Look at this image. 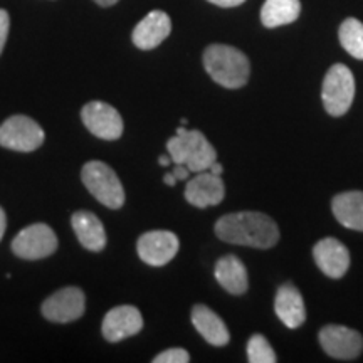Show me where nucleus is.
<instances>
[{
  "instance_id": "nucleus-11",
  "label": "nucleus",
  "mask_w": 363,
  "mask_h": 363,
  "mask_svg": "<svg viewBox=\"0 0 363 363\" xmlns=\"http://www.w3.org/2000/svg\"><path fill=\"white\" fill-rule=\"evenodd\" d=\"M86 299L79 288H62L43 303V315L54 323H71L84 315Z\"/></svg>"
},
{
  "instance_id": "nucleus-32",
  "label": "nucleus",
  "mask_w": 363,
  "mask_h": 363,
  "mask_svg": "<svg viewBox=\"0 0 363 363\" xmlns=\"http://www.w3.org/2000/svg\"><path fill=\"white\" fill-rule=\"evenodd\" d=\"M158 163H160L162 167H169L170 163H172V158H170V155L167 157V155H162L160 158H158Z\"/></svg>"
},
{
  "instance_id": "nucleus-13",
  "label": "nucleus",
  "mask_w": 363,
  "mask_h": 363,
  "mask_svg": "<svg viewBox=\"0 0 363 363\" xmlns=\"http://www.w3.org/2000/svg\"><path fill=\"white\" fill-rule=\"evenodd\" d=\"M143 328L142 313L136 310L135 306L123 305L113 308L111 311L106 313L103 320V337L108 342L116 343L121 340L138 335Z\"/></svg>"
},
{
  "instance_id": "nucleus-20",
  "label": "nucleus",
  "mask_w": 363,
  "mask_h": 363,
  "mask_svg": "<svg viewBox=\"0 0 363 363\" xmlns=\"http://www.w3.org/2000/svg\"><path fill=\"white\" fill-rule=\"evenodd\" d=\"M335 219L347 229L363 233V192L352 190L335 195L331 201Z\"/></svg>"
},
{
  "instance_id": "nucleus-18",
  "label": "nucleus",
  "mask_w": 363,
  "mask_h": 363,
  "mask_svg": "<svg viewBox=\"0 0 363 363\" xmlns=\"http://www.w3.org/2000/svg\"><path fill=\"white\" fill-rule=\"evenodd\" d=\"M214 276L222 288L227 293L240 296L247 291L249 279H247V269L244 262L239 259L234 254H227V256L220 257L217 261Z\"/></svg>"
},
{
  "instance_id": "nucleus-7",
  "label": "nucleus",
  "mask_w": 363,
  "mask_h": 363,
  "mask_svg": "<svg viewBox=\"0 0 363 363\" xmlns=\"http://www.w3.org/2000/svg\"><path fill=\"white\" fill-rule=\"evenodd\" d=\"M57 249V238L54 230L45 224H33L22 229L12 240V251L17 257L27 261H38L51 256Z\"/></svg>"
},
{
  "instance_id": "nucleus-26",
  "label": "nucleus",
  "mask_w": 363,
  "mask_h": 363,
  "mask_svg": "<svg viewBox=\"0 0 363 363\" xmlns=\"http://www.w3.org/2000/svg\"><path fill=\"white\" fill-rule=\"evenodd\" d=\"M207 2L214 4V6H217V7L229 9V7H238V6H240V4L246 2V0H207Z\"/></svg>"
},
{
  "instance_id": "nucleus-5",
  "label": "nucleus",
  "mask_w": 363,
  "mask_h": 363,
  "mask_svg": "<svg viewBox=\"0 0 363 363\" xmlns=\"http://www.w3.org/2000/svg\"><path fill=\"white\" fill-rule=\"evenodd\" d=\"M355 98V78L345 65H333L326 72L321 88V99L328 115L343 116Z\"/></svg>"
},
{
  "instance_id": "nucleus-22",
  "label": "nucleus",
  "mask_w": 363,
  "mask_h": 363,
  "mask_svg": "<svg viewBox=\"0 0 363 363\" xmlns=\"http://www.w3.org/2000/svg\"><path fill=\"white\" fill-rule=\"evenodd\" d=\"M340 44L352 57L363 61V24L358 19L348 17L342 22L338 30Z\"/></svg>"
},
{
  "instance_id": "nucleus-16",
  "label": "nucleus",
  "mask_w": 363,
  "mask_h": 363,
  "mask_svg": "<svg viewBox=\"0 0 363 363\" xmlns=\"http://www.w3.org/2000/svg\"><path fill=\"white\" fill-rule=\"evenodd\" d=\"M274 311L284 326L296 330L306 321V308L296 286L286 283L279 286L274 298Z\"/></svg>"
},
{
  "instance_id": "nucleus-10",
  "label": "nucleus",
  "mask_w": 363,
  "mask_h": 363,
  "mask_svg": "<svg viewBox=\"0 0 363 363\" xmlns=\"http://www.w3.org/2000/svg\"><path fill=\"white\" fill-rule=\"evenodd\" d=\"M179 238L170 230H152L140 235L136 242L140 259L148 266H165L174 259L179 252Z\"/></svg>"
},
{
  "instance_id": "nucleus-12",
  "label": "nucleus",
  "mask_w": 363,
  "mask_h": 363,
  "mask_svg": "<svg viewBox=\"0 0 363 363\" xmlns=\"http://www.w3.org/2000/svg\"><path fill=\"white\" fill-rule=\"evenodd\" d=\"M313 259L323 274L331 279H340L350 267V252L347 246L335 238L318 240L313 247Z\"/></svg>"
},
{
  "instance_id": "nucleus-28",
  "label": "nucleus",
  "mask_w": 363,
  "mask_h": 363,
  "mask_svg": "<svg viewBox=\"0 0 363 363\" xmlns=\"http://www.w3.org/2000/svg\"><path fill=\"white\" fill-rule=\"evenodd\" d=\"M6 227H7V217H6V212H4V208L0 207V240H2L4 234H6Z\"/></svg>"
},
{
  "instance_id": "nucleus-3",
  "label": "nucleus",
  "mask_w": 363,
  "mask_h": 363,
  "mask_svg": "<svg viewBox=\"0 0 363 363\" xmlns=\"http://www.w3.org/2000/svg\"><path fill=\"white\" fill-rule=\"evenodd\" d=\"M167 150L175 165H185L194 174L208 170L217 162L216 148L208 143L206 135L184 126L177 128V135L169 140Z\"/></svg>"
},
{
  "instance_id": "nucleus-19",
  "label": "nucleus",
  "mask_w": 363,
  "mask_h": 363,
  "mask_svg": "<svg viewBox=\"0 0 363 363\" xmlns=\"http://www.w3.org/2000/svg\"><path fill=\"white\" fill-rule=\"evenodd\" d=\"M71 224L76 238L88 251L98 252L106 247V230H104L103 222L93 212L78 211L72 216Z\"/></svg>"
},
{
  "instance_id": "nucleus-29",
  "label": "nucleus",
  "mask_w": 363,
  "mask_h": 363,
  "mask_svg": "<svg viewBox=\"0 0 363 363\" xmlns=\"http://www.w3.org/2000/svg\"><path fill=\"white\" fill-rule=\"evenodd\" d=\"M163 182H165L167 185H170V187H174V185L177 184V179H175V175L170 172V174L163 175Z\"/></svg>"
},
{
  "instance_id": "nucleus-6",
  "label": "nucleus",
  "mask_w": 363,
  "mask_h": 363,
  "mask_svg": "<svg viewBox=\"0 0 363 363\" xmlns=\"http://www.w3.org/2000/svg\"><path fill=\"white\" fill-rule=\"evenodd\" d=\"M43 143L44 131L33 118L16 115L0 125V147L29 153L38 150Z\"/></svg>"
},
{
  "instance_id": "nucleus-23",
  "label": "nucleus",
  "mask_w": 363,
  "mask_h": 363,
  "mask_svg": "<svg viewBox=\"0 0 363 363\" xmlns=\"http://www.w3.org/2000/svg\"><path fill=\"white\" fill-rule=\"evenodd\" d=\"M276 353L272 350L271 343L267 342L266 337L256 333L249 338L247 342V362L251 363H274Z\"/></svg>"
},
{
  "instance_id": "nucleus-2",
  "label": "nucleus",
  "mask_w": 363,
  "mask_h": 363,
  "mask_svg": "<svg viewBox=\"0 0 363 363\" xmlns=\"http://www.w3.org/2000/svg\"><path fill=\"white\" fill-rule=\"evenodd\" d=\"M203 67L217 84L227 89L246 86L251 74V65L246 54L227 44L208 45L203 51Z\"/></svg>"
},
{
  "instance_id": "nucleus-8",
  "label": "nucleus",
  "mask_w": 363,
  "mask_h": 363,
  "mask_svg": "<svg viewBox=\"0 0 363 363\" xmlns=\"http://www.w3.org/2000/svg\"><path fill=\"white\" fill-rule=\"evenodd\" d=\"M320 345L335 360L350 362L363 352V337L357 330L343 325H326L320 330Z\"/></svg>"
},
{
  "instance_id": "nucleus-21",
  "label": "nucleus",
  "mask_w": 363,
  "mask_h": 363,
  "mask_svg": "<svg viewBox=\"0 0 363 363\" xmlns=\"http://www.w3.org/2000/svg\"><path fill=\"white\" fill-rule=\"evenodd\" d=\"M299 0H266L261 9V22L267 29L288 26L299 17Z\"/></svg>"
},
{
  "instance_id": "nucleus-9",
  "label": "nucleus",
  "mask_w": 363,
  "mask_h": 363,
  "mask_svg": "<svg viewBox=\"0 0 363 363\" xmlns=\"http://www.w3.org/2000/svg\"><path fill=\"white\" fill-rule=\"evenodd\" d=\"M81 120L91 133L101 140L113 142L123 135V118L108 103L91 101L84 104Z\"/></svg>"
},
{
  "instance_id": "nucleus-31",
  "label": "nucleus",
  "mask_w": 363,
  "mask_h": 363,
  "mask_svg": "<svg viewBox=\"0 0 363 363\" xmlns=\"http://www.w3.org/2000/svg\"><path fill=\"white\" fill-rule=\"evenodd\" d=\"M212 172V174H216V175H222V172H224V169H222V165L220 163H217V162H214L211 165V169H208Z\"/></svg>"
},
{
  "instance_id": "nucleus-14",
  "label": "nucleus",
  "mask_w": 363,
  "mask_h": 363,
  "mask_svg": "<svg viewBox=\"0 0 363 363\" xmlns=\"http://www.w3.org/2000/svg\"><path fill=\"white\" fill-rule=\"evenodd\" d=\"M225 197V185L220 175L212 174L211 170L199 172L185 187V199L190 206L206 208L219 206Z\"/></svg>"
},
{
  "instance_id": "nucleus-15",
  "label": "nucleus",
  "mask_w": 363,
  "mask_h": 363,
  "mask_svg": "<svg viewBox=\"0 0 363 363\" xmlns=\"http://www.w3.org/2000/svg\"><path fill=\"white\" fill-rule=\"evenodd\" d=\"M172 33V21L169 13L153 11L136 24L131 34V40L142 51H152L169 38Z\"/></svg>"
},
{
  "instance_id": "nucleus-4",
  "label": "nucleus",
  "mask_w": 363,
  "mask_h": 363,
  "mask_svg": "<svg viewBox=\"0 0 363 363\" xmlns=\"http://www.w3.org/2000/svg\"><path fill=\"white\" fill-rule=\"evenodd\" d=\"M81 179L89 194L108 208H121L125 203V190L115 170L103 162H89L83 167Z\"/></svg>"
},
{
  "instance_id": "nucleus-30",
  "label": "nucleus",
  "mask_w": 363,
  "mask_h": 363,
  "mask_svg": "<svg viewBox=\"0 0 363 363\" xmlns=\"http://www.w3.org/2000/svg\"><path fill=\"white\" fill-rule=\"evenodd\" d=\"M94 2L101 7H111V6H115V4L120 2V0H94Z\"/></svg>"
},
{
  "instance_id": "nucleus-25",
  "label": "nucleus",
  "mask_w": 363,
  "mask_h": 363,
  "mask_svg": "<svg viewBox=\"0 0 363 363\" xmlns=\"http://www.w3.org/2000/svg\"><path fill=\"white\" fill-rule=\"evenodd\" d=\"M9 29H11V17H9L7 11L0 9V54H2L4 48H6Z\"/></svg>"
},
{
  "instance_id": "nucleus-17",
  "label": "nucleus",
  "mask_w": 363,
  "mask_h": 363,
  "mask_svg": "<svg viewBox=\"0 0 363 363\" xmlns=\"http://www.w3.org/2000/svg\"><path fill=\"white\" fill-rule=\"evenodd\" d=\"M192 323L207 343L214 345V347H224L229 343V328L222 321V318L208 306L195 305L192 308Z\"/></svg>"
},
{
  "instance_id": "nucleus-24",
  "label": "nucleus",
  "mask_w": 363,
  "mask_h": 363,
  "mask_svg": "<svg viewBox=\"0 0 363 363\" xmlns=\"http://www.w3.org/2000/svg\"><path fill=\"white\" fill-rule=\"evenodd\" d=\"M190 355L184 348H170L153 358V363H189Z\"/></svg>"
},
{
  "instance_id": "nucleus-1",
  "label": "nucleus",
  "mask_w": 363,
  "mask_h": 363,
  "mask_svg": "<svg viewBox=\"0 0 363 363\" xmlns=\"http://www.w3.org/2000/svg\"><path fill=\"white\" fill-rule=\"evenodd\" d=\"M216 235L227 244L269 249L279 240V229L269 216L262 212H234L216 222Z\"/></svg>"
},
{
  "instance_id": "nucleus-27",
  "label": "nucleus",
  "mask_w": 363,
  "mask_h": 363,
  "mask_svg": "<svg viewBox=\"0 0 363 363\" xmlns=\"http://www.w3.org/2000/svg\"><path fill=\"white\" fill-rule=\"evenodd\" d=\"M172 174L175 175L177 182H179V180H187L190 170L185 165H175V169H174V172H172Z\"/></svg>"
}]
</instances>
